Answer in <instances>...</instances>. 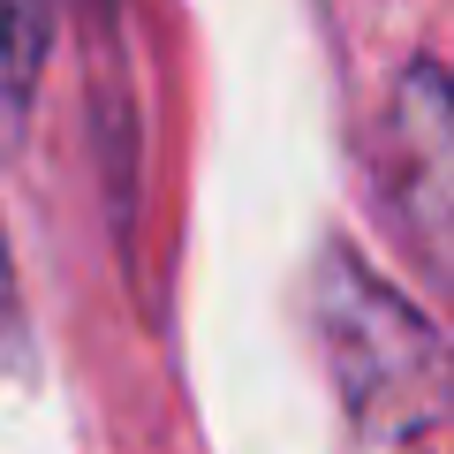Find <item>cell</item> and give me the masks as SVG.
Wrapping results in <instances>:
<instances>
[{
    "label": "cell",
    "instance_id": "1",
    "mask_svg": "<svg viewBox=\"0 0 454 454\" xmlns=\"http://www.w3.org/2000/svg\"><path fill=\"white\" fill-rule=\"evenodd\" d=\"M310 333L340 409L379 454H432L447 432V340L439 325L348 243H325L310 265Z\"/></svg>",
    "mask_w": 454,
    "mask_h": 454
},
{
    "label": "cell",
    "instance_id": "2",
    "mask_svg": "<svg viewBox=\"0 0 454 454\" xmlns=\"http://www.w3.org/2000/svg\"><path fill=\"white\" fill-rule=\"evenodd\" d=\"M454 106H447V68L432 53L402 68L387 98V121H379V205L387 220L409 235L424 265H447V190H454Z\"/></svg>",
    "mask_w": 454,
    "mask_h": 454
},
{
    "label": "cell",
    "instance_id": "3",
    "mask_svg": "<svg viewBox=\"0 0 454 454\" xmlns=\"http://www.w3.org/2000/svg\"><path fill=\"white\" fill-rule=\"evenodd\" d=\"M53 46V0H0V114L16 121L46 76Z\"/></svg>",
    "mask_w": 454,
    "mask_h": 454
},
{
    "label": "cell",
    "instance_id": "4",
    "mask_svg": "<svg viewBox=\"0 0 454 454\" xmlns=\"http://www.w3.org/2000/svg\"><path fill=\"white\" fill-rule=\"evenodd\" d=\"M31 333H23V288H16V258H8V235H0V379L23 364Z\"/></svg>",
    "mask_w": 454,
    "mask_h": 454
}]
</instances>
